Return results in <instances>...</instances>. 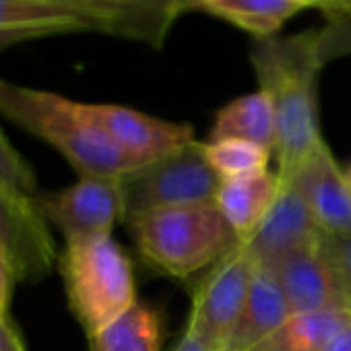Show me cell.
<instances>
[{"label": "cell", "mask_w": 351, "mask_h": 351, "mask_svg": "<svg viewBox=\"0 0 351 351\" xmlns=\"http://www.w3.org/2000/svg\"><path fill=\"white\" fill-rule=\"evenodd\" d=\"M250 64L258 89L273 106L277 176L287 182L310 155L326 145L318 118V75L324 66L316 54V32L254 42Z\"/></svg>", "instance_id": "1"}, {"label": "cell", "mask_w": 351, "mask_h": 351, "mask_svg": "<svg viewBox=\"0 0 351 351\" xmlns=\"http://www.w3.org/2000/svg\"><path fill=\"white\" fill-rule=\"evenodd\" d=\"M0 114L54 147L79 176L122 178L141 169L97 126L81 101L0 77Z\"/></svg>", "instance_id": "2"}, {"label": "cell", "mask_w": 351, "mask_h": 351, "mask_svg": "<svg viewBox=\"0 0 351 351\" xmlns=\"http://www.w3.org/2000/svg\"><path fill=\"white\" fill-rule=\"evenodd\" d=\"M126 223L143 263L176 279L215 265L240 244L215 203L155 209Z\"/></svg>", "instance_id": "3"}, {"label": "cell", "mask_w": 351, "mask_h": 351, "mask_svg": "<svg viewBox=\"0 0 351 351\" xmlns=\"http://www.w3.org/2000/svg\"><path fill=\"white\" fill-rule=\"evenodd\" d=\"M66 302L87 332L97 335L136 304L128 254L112 236L66 242L58 256Z\"/></svg>", "instance_id": "4"}, {"label": "cell", "mask_w": 351, "mask_h": 351, "mask_svg": "<svg viewBox=\"0 0 351 351\" xmlns=\"http://www.w3.org/2000/svg\"><path fill=\"white\" fill-rule=\"evenodd\" d=\"M221 178L209 165L205 143L195 141L178 153L122 176L124 221L155 209L215 203Z\"/></svg>", "instance_id": "5"}, {"label": "cell", "mask_w": 351, "mask_h": 351, "mask_svg": "<svg viewBox=\"0 0 351 351\" xmlns=\"http://www.w3.org/2000/svg\"><path fill=\"white\" fill-rule=\"evenodd\" d=\"M254 261L238 244L207 269L193 289L191 330L209 351H226L248 300Z\"/></svg>", "instance_id": "6"}, {"label": "cell", "mask_w": 351, "mask_h": 351, "mask_svg": "<svg viewBox=\"0 0 351 351\" xmlns=\"http://www.w3.org/2000/svg\"><path fill=\"white\" fill-rule=\"evenodd\" d=\"M34 201L42 217L62 232L64 242L112 236L114 226L126 217L122 178L112 176H81L62 191H42Z\"/></svg>", "instance_id": "7"}, {"label": "cell", "mask_w": 351, "mask_h": 351, "mask_svg": "<svg viewBox=\"0 0 351 351\" xmlns=\"http://www.w3.org/2000/svg\"><path fill=\"white\" fill-rule=\"evenodd\" d=\"M0 248L11 261L19 283H40L58 267V252L48 221L34 199L0 186Z\"/></svg>", "instance_id": "8"}, {"label": "cell", "mask_w": 351, "mask_h": 351, "mask_svg": "<svg viewBox=\"0 0 351 351\" xmlns=\"http://www.w3.org/2000/svg\"><path fill=\"white\" fill-rule=\"evenodd\" d=\"M97 126L141 167L193 145L195 128L116 104H85Z\"/></svg>", "instance_id": "9"}, {"label": "cell", "mask_w": 351, "mask_h": 351, "mask_svg": "<svg viewBox=\"0 0 351 351\" xmlns=\"http://www.w3.org/2000/svg\"><path fill=\"white\" fill-rule=\"evenodd\" d=\"M0 29L27 32L38 40L66 34H106L136 40L128 23L69 0H0Z\"/></svg>", "instance_id": "10"}, {"label": "cell", "mask_w": 351, "mask_h": 351, "mask_svg": "<svg viewBox=\"0 0 351 351\" xmlns=\"http://www.w3.org/2000/svg\"><path fill=\"white\" fill-rule=\"evenodd\" d=\"M285 184L302 197L324 236L351 234V184L328 145L310 155Z\"/></svg>", "instance_id": "11"}, {"label": "cell", "mask_w": 351, "mask_h": 351, "mask_svg": "<svg viewBox=\"0 0 351 351\" xmlns=\"http://www.w3.org/2000/svg\"><path fill=\"white\" fill-rule=\"evenodd\" d=\"M322 236V230L314 221L302 197L289 184L281 182L271 211L263 219L252 240L242 246L254 263L269 267L285 254L318 246Z\"/></svg>", "instance_id": "12"}, {"label": "cell", "mask_w": 351, "mask_h": 351, "mask_svg": "<svg viewBox=\"0 0 351 351\" xmlns=\"http://www.w3.org/2000/svg\"><path fill=\"white\" fill-rule=\"evenodd\" d=\"M269 269H273L283 289L289 314L347 310L339 281L320 252V244L285 254Z\"/></svg>", "instance_id": "13"}, {"label": "cell", "mask_w": 351, "mask_h": 351, "mask_svg": "<svg viewBox=\"0 0 351 351\" xmlns=\"http://www.w3.org/2000/svg\"><path fill=\"white\" fill-rule=\"evenodd\" d=\"M287 318L289 306L273 269L254 263L248 300L226 351H256Z\"/></svg>", "instance_id": "14"}, {"label": "cell", "mask_w": 351, "mask_h": 351, "mask_svg": "<svg viewBox=\"0 0 351 351\" xmlns=\"http://www.w3.org/2000/svg\"><path fill=\"white\" fill-rule=\"evenodd\" d=\"M186 5L232 23L254 42L279 36L285 23L310 9L304 0H186Z\"/></svg>", "instance_id": "15"}, {"label": "cell", "mask_w": 351, "mask_h": 351, "mask_svg": "<svg viewBox=\"0 0 351 351\" xmlns=\"http://www.w3.org/2000/svg\"><path fill=\"white\" fill-rule=\"evenodd\" d=\"M281 189L279 176L273 171L261 173L256 178L221 182L215 205L230 223L240 244L252 240L263 219L271 211Z\"/></svg>", "instance_id": "16"}, {"label": "cell", "mask_w": 351, "mask_h": 351, "mask_svg": "<svg viewBox=\"0 0 351 351\" xmlns=\"http://www.w3.org/2000/svg\"><path fill=\"white\" fill-rule=\"evenodd\" d=\"M240 138L275 151V116L265 91L240 95L215 112L209 141Z\"/></svg>", "instance_id": "17"}, {"label": "cell", "mask_w": 351, "mask_h": 351, "mask_svg": "<svg viewBox=\"0 0 351 351\" xmlns=\"http://www.w3.org/2000/svg\"><path fill=\"white\" fill-rule=\"evenodd\" d=\"M351 324L349 310L289 314V318L256 347V351H324Z\"/></svg>", "instance_id": "18"}, {"label": "cell", "mask_w": 351, "mask_h": 351, "mask_svg": "<svg viewBox=\"0 0 351 351\" xmlns=\"http://www.w3.org/2000/svg\"><path fill=\"white\" fill-rule=\"evenodd\" d=\"M161 316L138 302L104 330L89 337V351H161Z\"/></svg>", "instance_id": "19"}, {"label": "cell", "mask_w": 351, "mask_h": 351, "mask_svg": "<svg viewBox=\"0 0 351 351\" xmlns=\"http://www.w3.org/2000/svg\"><path fill=\"white\" fill-rule=\"evenodd\" d=\"M205 155L209 165L221 178V182L248 180L269 171L271 151L240 138H223V141H207Z\"/></svg>", "instance_id": "20"}, {"label": "cell", "mask_w": 351, "mask_h": 351, "mask_svg": "<svg viewBox=\"0 0 351 351\" xmlns=\"http://www.w3.org/2000/svg\"><path fill=\"white\" fill-rule=\"evenodd\" d=\"M0 186L25 199H36L42 193L32 163L11 145L3 128H0Z\"/></svg>", "instance_id": "21"}, {"label": "cell", "mask_w": 351, "mask_h": 351, "mask_svg": "<svg viewBox=\"0 0 351 351\" xmlns=\"http://www.w3.org/2000/svg\"><path fill=\"white\" fill-rule=\"evenodd\" d=\"M316 32V54L322 66L351 56V11L328 17Z\"/></svg>", "instance_id": "22"}, {"label": "cell", "mask_w": 351, "mask_h": 351, "mask_svg": "<svg viewBox=\"0 0 351 351\" xmlns=\"http://www.w3.org/2000/svg\"><path fill=\"white\" fill-rule=\"evenodd\" d=\"M320 252L328 261V265L339 281V287H341V293L345 300V308L351 312V234L322 236Z\"/></svg>", "instance_id": "23"}, {"label": "cell", "mask_w": 351, "mask_h": 351, "mask_svg": "<svg viewBox=\"0 0 351 351\" xmlns=\"http://www.w3.org/2000/svg\"><path fill=\"white\" fill-rule=\"evenodd\" d=\"M15 283H19V281L11 267V261L5 254V250L0 248V320H9V308H11Z\"/></svg>", "instance_id": "24"}, {"label": "cell", "mask_w": 351, "mask_h": 351, "mask_svg": "<svg viewBox=\"0 0 351 351\" xmlns=\"http://www.w3.org/2000/svg\"><path fill=\"white\" fill-rule=\"evenodd\" d=\"M0 351H27L19 330L11 320H0Z\"/></svg>", "instance_id": "25"}, {"label": "cell", "mask_w": 351, "mask_h": 351, "mask_svg": "<svg viewBox=\"0 0 351 351\" xmlns=\"http://www.w3.org/2000/svg\"><path fill=\"white\" fill-rule=\"evenodd\" d=\"M304 3H306L310 9L322 11V15H324L326 19L351 11V0H304Z\"/></svg>", "instance_id": "26"}, {"label": "cell", "mask_w": 351, "mask_h": 351, "mask_svg": "<svg viewBox=\"0 0 351 351\" xmlns=\"http://www.w3.org/2000/svg\"><path fill=\"white\" fill-rule=\"evenodd\" d=\"M324 351H351V324L343 328L328 345Z\"/></svg>", "instance_id": "27"}, {"label": "cell", "mask_w": 351, "mask_h": 351, "mask_svg": "<svg viewBox=\"0 0 351 351\" xmlns=\"http://www.w3.org/2000/svg\"><path fill=\"white\" fill-rule=\"evenodd\" d=\"M173 351H209L191 330H184V335H182V339H180V343L176 345V349Z\"/></svg>", "instance_id": "28"}, {"label": "cell", "mask_w": 351, "mask_h": 351, "mask_svg": "<svg viewBox=\"0 0 351 351\" xmlns=\"http://www.w3.org/2000/svg\"><path fill=\"white\" fill-rule=\"evenodd\" d=\"M345 176H347V180H349V184H351V163L345 165Z\"/></svg>", "instance_id": "29"}]
</instances>
